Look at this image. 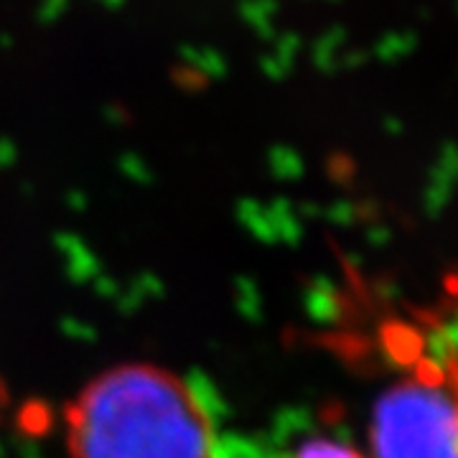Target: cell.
Instances as JSON below:
<instances>
[{"mask_svg": "<svg viewBox=\"0 0 458 458\" xmlns=\"http://www.w3.org/2000/svg\"><path fill=\"white\" fill-rule=\"evenodd\" d=\"M66 458H216L212 412L174 369L120 361L66 400Z\"/></svg>", "mask_w": 458, "mask_h": 458, "instance_id": "cell-1", "label": "cell"}, {"mask_svg": "<svg viewBox=\"0 0 458 458\" xmlns=\"http://www.w3.org/2000/svg\"><path fill=\"white\" fill-rule=\"evenodd\" d=\"M456 438L454 357L394 379L372 405L369 458H456Z\"/></svg>", "mask_w": 458, "mask_h": 458, "instance_id": "cell-2", "label": "cell"}, {"mask_svg": "<svg viewBox=\"0 0 458 458\" xmlns=\"http://www.w3.org/2000/svg\"><path fill=\"white\" fill-rule=\"evenodd\" d=\"M288 458H369L361 451H357L349 443L328 438V436H311L306 441H301L293 448V454Z\"/></svg>", "mask_w": 458, "mask_h": 458, "instance_id": "cell-3", "label": "cell"}, {"mask_svg": "<svg viewBox=\"0 0 458 458\" xmlns=\"http://www.w3.org/2000/svg\"><path fill=\"white\" fill-rule=\"evenodd\" d=\"M278 11V0H242L240 13L247 23L258 31L260 38H276V31L270 26V18Z\"/></svg>", "mask_w": 458, "mask_h": 458, "instance_id": "cell-4", "label": "cell"}, {"mask_svg": "<svg viewBox=\"0 0 458 458\" xmlns=\"http://www.w3.org/2000/svg\"><path fill=\"white\" fill-rule=\"evenodd\" d=\"M418 36L415 33H385L375 47V56L382 62H397L403 56H408L410 51L415 49Z\"/></svg>", "mask_w": 458, "mask_h": 458, "instance_id": "cell-5", "label": "cell"}, {"mask_svg": "<svg viewBox=\"0 0 458 458\" xmlns=\"http://www.w3.org/2000/svg\"><path fill=\"white\" fill-rule=\"evenodd\" d=\"M344 38H346V33L344 29H331L327 36H321L318 41H316V47H313V64L318 66L321 72H334L336 69V59H334V54L336 49L344 44Z\"/></svg>", "mask_w": 458, "mask_h": 458, "instance_id": "cell-6", "label": "cell"}, {"mask_svg": "<svg viewBox=\"0 0 458 458\" xmlns=\"http://www.w3.org/2000/svg\"><path fill=\"white\" fill-rule=\"evenodd\" d=\"M181 56H183L191 66H199L207 77H225V74H227V59H225L219 51H199L191 49V47H183V49H181Z\"/></svg>", "mask_w": 458, "mask_h": 458, "instance_id": "cell-7", "label": "cell"}, {"mask_svg": "<svg viewBox=\"0 0 458 458\" xmlns=\"http://www.w3.org/2000/svg\"><path fill=\"white\" fill-rule=\"evenodd\" d=\"M298 49H301V41H298V36H295V33H283V36L278 38V51H276V59H278L283 66H288V69H291Z\"/></svg>", "mask_w": 458, "mask_h": 458, "instance_id": "cell-8", "label": "cell"}, {"mask_svg": "<svg viewBox=\"0 0 458 458\" xmlns=\"http://www.w3.org/2000/svg\"><path fill=\"white\" fill-rule=\"evenodd\" d=\"M66 5H69V0H44V3H41V11H38V21H41V23L56 21V18L66 11Z\"/></svg>", "mask_w": 458, "mask_h": 458, "instance_id": "cell-9", "label": "cell"}, {"mask_svg": "<svg viewBox=\"0 0 458 458\" xmlns=\"http://www.w3.org/2000/svg\"><path fill=\"white\" fill-rule=\"evenodd\" d=\"M260 66H262V72H265L270 80H283V77L288 74V66L280 64L276 56H262Z\"/></svg>", "mask_w": 458, "mask_h": 458, "instance_id": "cell-10", "label": "cell"}, {"mask_svg": "<svg viewBox=\"0 0 458 458\" xmlns=\"http://www.w3.org/2000/svg\"><path fill=\"white\" fill-rule=\"evenodd\" d=\"M13 161V146L8 140H0V164Z\"/></svg>", "mask_w": 458, "mask_h": 458, "instance_id": "cell-11", "label": "cell"}, {"mask_svg": "<svg viewBox=\"0 0 458 458\" xmlns=\"http://www.w3.org/2000/svg\"><path fill=\"white\" fill-rule=\"evenodd\" d=\"M107 120H113V123H128V114H123V107H107Z\"/></svg>", "mask_w": 458, "mask_h": 458, "instance_id": "cell-12", "label": "cell"}, {"mask_svg": "<svg viewBox=\"0 0 458 458\" xmlns=\"http://www.w3.org/2000/svg\"><path fill=\"white\" fill-rule=\"evenodd\" d=\"M385 131L390 132V135H400V132H403V123L394 120V117H387V120H385Z\"/></svg>", "mask_w": 458, "mask_h": 458, "instance_id": "cell-13", "label": "cell"}, {"mask_svg": "<svg viewBox=\"0 0 458 458\" xmlns=\"http://www.w3.org/2000/svg\"><path fill=\"white\" fill-rule=\"evenodd\" d=\"M364 62H367V54H349L344 59V66H361Z\"/></svg>", "mask_w": 458, "mask_h": 458, "instance_id": "cell-14", "label": "cell"}, {"mask_svg": "<svg viewBox=\"0 0 458 458\" xmlns=\"http://www.w3.org/2000/svg\"><path fill=\"white\" fill-rule=\"evenodd\" d=\"M11 44H13V38H11V36H0V47H3V49H8Z\"/></svg>", "mask_w": 458, "mask_h": 458, "instance_id": "cell-15", "label": "cell"}, {"mask_svg": "<svg viewBox=\"0 0 458 458\" xmlns=\"http://www.w3.org/2000/svg\"><path fill=\"white\" fill-rule=\"evenodd\" d=\"M102 3H105V5H110V8H117V5H120L123 0H102Z\"/></svg>", "mask_w": 458, "mask_h": 458, "instance_id": "cell-16", "label": "cell"}]
</instances>
